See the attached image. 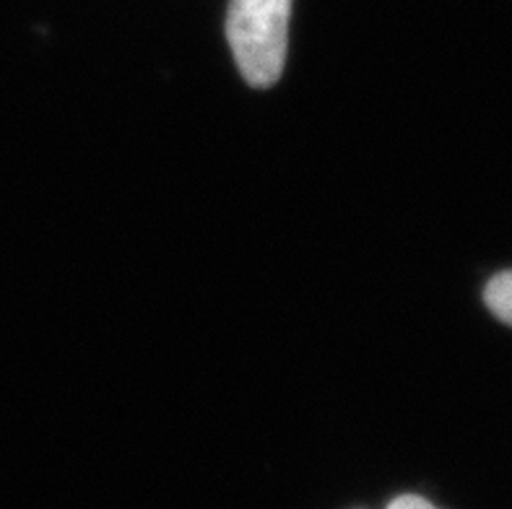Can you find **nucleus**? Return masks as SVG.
Wrapping results in <instances>:
<instances>
[{
	"instance_id": "f257e3e1",
	"label": "nucleus",
	"mask_w": 512,
	"mask_h": 509,
	"mask_svg": "<svg viewBox=\"0 0 512 509\" xmlns=\"http://www.w3.org/2000/svg\"><path fill=\"white\" fill-rule=\"evenodd\" d=\"M292 0H229L227 39L242 78L266 89L284 73Z\"/></svg>"
},
{
	"instance_id": "7ed1b4c3",
	"label": "nucleus",
	"mask_w": 512,
	"mask_h": 509,
	"mask_svg": "<svg viewBox=\"0 0 512 509\" xmlns=\"http://www.w3.org/2000/svg\"><path fill=\"white\" fill-rule=\"evenodd\" d=\"M388 509H437L435 504H429L422 497H398L388 504Z\"/></svg>"
},
{
	"instance_id": "f03ea898",
	"label": "nucleus",
	"mask_w": 512,
	"mask_h": 509,
	"mask_svg": "<svg viewBox=\"0 0 512 509\" xmlns=\"http://www.w3.org/2000/svg\"><path fill=\"white\" fill-rule=\"evenodd\" d=\"M484 299H487V307L494 312L497 320H502L505 325H512V271L494 276L489 281Z\"/></svg>"
}]
</instances>
